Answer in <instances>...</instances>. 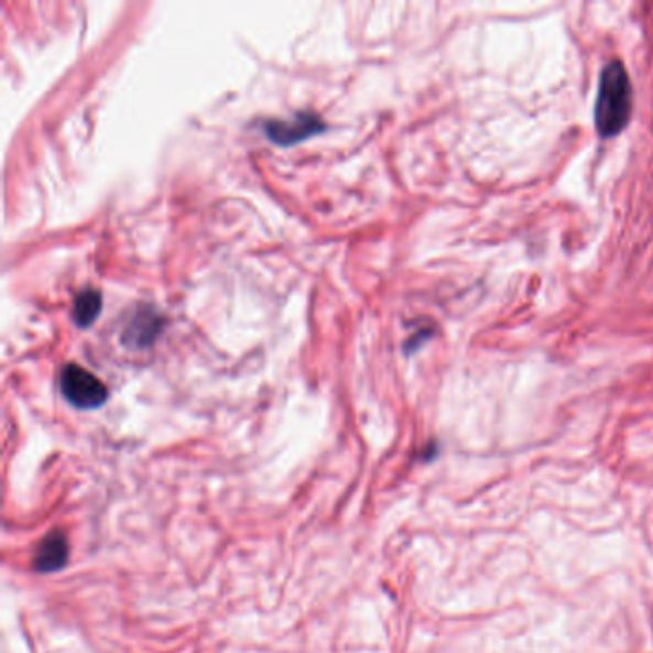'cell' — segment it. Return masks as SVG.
Returning <instances> with one entry per match:
<instances>
[{"label":"cell","mask_w":653,"mask_h":653,"mask_svg":"<svg viewBox=\"0 0 653 653\" xmlns=\"http://www.w3.org/2000/svg\"><path fill=\"white\" fill-rule=\"evenodd\" d=\"M632 113V85L627 67L619 59L606 64L596 96V131L602 139H613L629 126Z\"/></svg>","instance_id":"1"},{"label":"cell","mask_w":653,"mask_h":653,"mask_svg":"<svg viewBox=\"0 0 653 653\" xmlns=\"http://www.w3.org/2000/svg\"><path fill=\"white\" fill-rule=\"evenodd\" d=\"M59 388H62L67 403L74 404L81 411L98 409L108 399L106 385L79 364H67L64 368L62 378H59Z\"/></svg>","instance_id":"2"},{"label":"cell","mask_w":653,"mask_h":653,"mask_svg":"<svg viewBox=\"0 0 653 653\" xmlns=\"http://www.w3.org/2000/svg\"><path fill=\"white\" fill-rule=\"evenodd\" d=\"M324 126L320 119L313 116V113H300L297 118L292 121H271L266 126V134L272 142L282 144V146H290L295 142L313 137L316 132L323 131Z\"/></svg>","instance_id":"3"},{"label":"cell","mask_w":653,"mask_h":653,"mask_svg":"<svg viewBox=\"0 0 653 653\" xmlns=\"http://www.w3.org/2000/svg\"><path fill=\"white\" fill-rule=\"evenodd\" d=\"M69 546L64 533L46 536L35 554V569L41 573L58 572L66 566Z\"/></svg>","instance_id":"4"},{"label":"cell","mask_w":653,"mask_h":653,"mask_svg":"<svg viewBox=\"0 0 653 653\" xmlns=\"http://www.w3.org/2000/svg\"><path fill=\"white\" fill-rule=\"evenodd\" d=\"M160 328H162V320L155 318V311H140L129 326L127 339H131L134 346H148L152 344Z\"/></svg>","instance_id":"5"},{"label":"cell","mask_w":653,"mask_h":653,"mask_svg":"<svg viewBox=\"0 0 653 653\" xmlns=\"http://www.w3.org/2000/svg\"><path fill=\"white\" fill-rule=\"evenodd\" d=\"M102 311V295L96 290H85L83 294L75 297L74 320L77 326L87 328L95 323Z\"/></svg>","instance_id":"6"}]
</instances>
